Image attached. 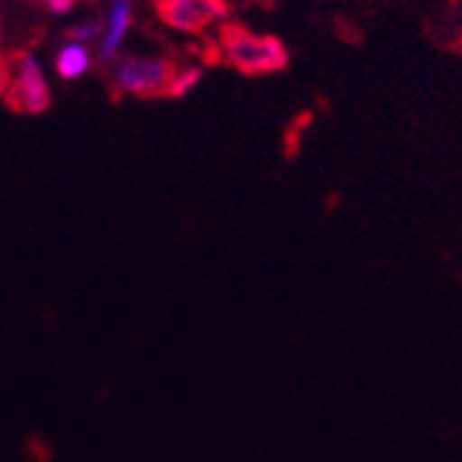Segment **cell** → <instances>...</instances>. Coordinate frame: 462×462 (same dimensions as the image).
Masks as SVG:
<instances>
[{
  "label": "cell",
  "mask_w": 462,
  "mask_h": 462,
  "mask_svg": "<svg viewBox=\"0 0 462 462\" xmlns=\"http://www.w3.org/2000/svg\"><path fill=\"white\" fill-rule=\"evenodd\" d=\"M9 87H12L9 61H6V56H4V53H0V97H4V95L9 92Z\"/></svg>",
  "instance_id": "30bf717a"
},
{
  "label": "cell",
  "mask_w": 462,
  "mask_h": 462,
  "mask_svg": "<svg viewBox=\"0 0 462 462\" xmlns=\"http://www.w3.org/2000/svg\"><path fill=\"white\" fill-rule=\"evenodd\" d=\"M89 67H92V56H89L87 45H80V42H67V45L56 56V72L64 80L83 78V75L89 72Z\"/></svg>",
  "instance_id": "8992f818"
},
{
  "label": "cell",
  "mask_w": 462,
  "mask_h": 462,
  "mask_svg": "<svg viewBox=\"0 0 462 462\" xmlns=\"http://www.w3.org/2000/svg\"><path fill=\"white\" fill-rule=\"evenodd\" d=\"M227 61L246 75H266L288 67V51L277 36H261L225 23L219 31Z\"/></svg>",
  "instance_id": "6da1fadb"
},
{
  "label": "cell",
  "mask_w": 462,
  "mask_h": 462,
  "mask_svg": "<svg viewBox=\"0 0 462 462\" xmlns=\"http://www.w3.org/2000/svg\"><path fill=\"white\" fill-rule=\"evenodd\" d=\"M158 17L183 33H202L227 17L225 0H155Z\"/></svg>",
  "instance_id": "3957f363"
},
{
  "label": "cell",
  "mask_w": 462,
  "mask_h": 462,
  "mask_svg": "<svg viewBox=\"0 0 462 462\" xmlns=\"http://www.w3.org/2000/svg\"><path fill=\"white\" fill-rule=\"evenodd\" d=\"M14 64H17V80H14V87H9V92H6V103L14 111H28V114L48 111L51 89H48L45 75H42L39 61L31 53H17Z\"/></svg>",
  "instance_id": "277c9868"
},
{
  "label": "cell",
  "mask_w": 462,
  "mask_h": 462,
  "mask_svg": "<svg viewBox=\"0 0 462 462\" xmlns=\"http://www.w3.org/2000/svg\"><path fill=\"white\" fill-rule=\"evenodd\" d=\"M178 67L170 59L128 56L114 67V87L134 97H170Z\"/></svg>",
  "instance_id": "7a4b0ae2"
},
{
  "label": "cell",
  "mask_w": 462,
  "mask_h": 462,
  "mask_svg": "<svg viewBox=\"0 0 462 462\" xmlns=\"http://www.w3.org/2000/svg\"><path fill=\"white\" fill-rule=\"evenodd\" d=\"M100 31H103V23H100V20H87V23H80V25H72V28L67 31V39H69V42H80V45H87L89 39L100 36Z\"/></svg>",
  "instance_id": "ba28073f"
},
{
  "label": "cell",
  "mask_w": 462,
  "mask_h": 462,
  "mask_svg": "<svg viewBox=\"0 0 462 462\" xmlns=\"http://www.w3.org/2000/svg\"><path fill=\"white\" fill-rule=\"evenodd\" d=\"M42 4H45V9H48L51 14L61 17V14H69V12L78 6V0H42Z\"/></svg>",
  "instance_id": "9c48e42d"
},
{
  "label": "cell",
  "mask_w": 462,
  "mask_h": 462,
  "mask_svg": "<svg viewBox=\"0 0 462 462\" xmlns=\"http://www.w3.org/2000/svg\"><path fill=\"white\" fill-rule=\"evenodd\" d=\"M199 78H202V69H197V67H189V69H183V72L178 69V75H175V80H172V87H170V97H183V95H189Z\"/></svg>",
  "instance_id": "52a82bcc"
},
{
  "label": "cell",
  "mask_w": 462,
  "mask_h": 462,
  "mask_svg": "<svg viewBox=\"0 0 462 462\" xmlns=\"http://www.w3.org/2000/svg\"><path fill=\"white\" fill-rule=\"evenodd\" d=\"M131 23H134V0H114L111 12H108L106 36H103V45H100V59L106 64L116 56L125 33H128V28H131Z\"/></svg>",
  "instance_id": "5b68a950"
}]
</instances>
